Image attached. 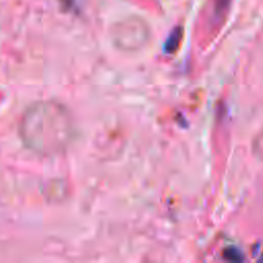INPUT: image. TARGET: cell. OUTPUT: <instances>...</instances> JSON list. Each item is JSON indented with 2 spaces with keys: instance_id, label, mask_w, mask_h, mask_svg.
<instances>
[{
  "instance_id": "cell-1",
  "label": "cell",
  "mask_w": 263,
  "mask_h": 263,
  "mask_svg": "<svg viewBox=\"0 0 263 263\" xmlns=\"http://www.w3.org/2000/svg\"><path fill=\"white\" fill-rule=\"evenodd\" d=\"M73 122L68 110L53 101L29 106L20 121L18 134L24 145L40 155L63 151L73 138Z\"/></svg>"
},
{
  "instance_id": "cell-2",
  "label": "cell",
  "mask_w": 263,
  "mask_h": 263,
  "mask_svg": "<svg viewBox=\"0 0 263 263\" xmlns=\"http://www.w3.org/2000/svg\"><path fill=\"white\" fill-rule=\"evenodd\" d=\"M181 36H182V31L180 28H176L171 35L168 36V38L166 39L164 48L166 52H173L179 45L180 40H181Z\"/></svg>"
},
{
  "instance_id": "cell-3",
  "label": "cell",
  "mask_w": 263,
  "mask_h": 263,
  "mask_svg": "<svg viewBox=\"0 0 263 263\" xmlns=\"http://www.w3.org/2000/svg\"><path fill=\"white\" fill-rule=\"evenodd\" d=\"M224 257L227 258L228 260H231V261H241L242 260L241 254L236 249H233V248L227 249L224 252Z\"/></svg>"
}]
</instances>
